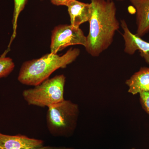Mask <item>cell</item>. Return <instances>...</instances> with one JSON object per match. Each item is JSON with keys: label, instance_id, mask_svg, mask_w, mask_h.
I'll return each mask as SVG.
<instances>
[{"label": "cell", "instance_id": "cell-17", "mask_svg": "<svg viewBox=\"0 0 149 149\" xmlns=\"http://www.w3.org/2000/svg\"><path fill=\"white\" fill-rule=\"evenodd\" d=\"M135 149V148H132V149Z\"/></svg>", "mask_w": 149, "mask_h": 149}, {"label": "cell", "instance_id": "cell-4", "mask_svg": "<svg viewBox=\"0 0 149 149\" xmlns=\"http://www.w3.org/2000/svg\"><path fill=\"white\" fill-rule=\"evenodd\" d=\"M65 77L63 74L56 75L33 88L24 90L22 97L29 105L49 107L65 100Z\"/></svg>", "mask_w": 149, "mask_h": 149}, {"label": "cell", "instance_id": "cell-5", "mask_svg": "<svg viewBox=\"0 0 149 149\" xmlns=\"http://www.w3.org/2000/svg\"><path fill=\"white\" fill-rule=\"evenodd\" d=\"M87 37L80 27L71 24L60 25L55 27L52 32L51 53L57 54L68 46L82 45L86 47Z\"/></svg>", "mask_w": 149, "mask_h": 149}, {"label": "cell", "instance_id": "cell-18", "mask_svg": "<svg viewBox=\"0 0 149 149\" xmlns=\"http://www.w3.org/2000/svg\"><path fill=\"white\" fill-rule=\"evenodd\" d=\"M41 1H43V0H41Z\"/></svg>", "mask_w": 149, "mask_h": 149}, {"label": "cell", "instance_id": "cell-11", "mask_svg": "<svg viewBox=\"0 0 149 149\" xmlns=\"http://www.w3.org/2000/svg\"><path fill=\"white\" fill-rule=\"evenodd\" d=\"M27 0H14V9L13 18L12 20L13 32L11 37L10 42L8 45V48H9L11 44L16 37L17 19L19 14L24 9L25 5L27 3Z\"/></svg>", "mask_w": 149, "mask_h": 149}, {"label": "cell", "instance_id": "cell-12", "mask_svg": "<svg viewBox=\"0 0 149 149\" xmlns=\"http://www.w3.org/2000/svg\"><path fill=\"white\" fill-rule=\"evenodd\" d=\"M14 63L12 59L6 56L3 54L0 56V79L8 76L13 71Z\"/></svg>", "mask_w": 149, "mask_h": 149}, {"label": "cell", "instance_id": "cell-3", "mask_svg": "<svg viewBox=\"0 0 149 149\" xmlns=\"http://www.w3.org/2000/svg\"><path fill=\"white\" fill-rule=\"evenodd\" d=\"M80 113L77 104L65 100L48 107L46 123L48 130L56 137H69L77 127Z\"/></svg>", "mask_w": 149, "mask_h": 149}, {"label": "cell", "instance_id": "cell-8", "mask_svg": "<svg viewBox=\"0 0 149 149\" xmlns=\"http://www.w3.org/2000/svg\"><path fill=\"white\" fill-rule=\"evenodd\" d=\"M70 17V24L79 27L81 24L89 21L92 14V5L77 0H72L67 6Z\"/></svg>", "mask_w": 149, "mask_h": 149}, {"label": "cell", "instance_id": "cell-13", "mask_svg": "<svg viewBox=\"0 0 149 149\" xmlns=\"http://www.w3.org/2000/svg\"><path fill=\"white\" fill-rule=\"evenodd\" d=\"M140 102L145 111L149 114V92L140 93Z\"/></svg>", "mask_w": 149, "mask_h": 149}, {"label": "cell", "instance_id": "cell-15", "mask_svg": "<svg viewBox=\"0 0 149 149\" xmlns=\"http://www.w3.org/2000/svg\"><path fill=\"white\" fill-rule=\"evenodd\" d=\"M29 149H73L72 148H68L65 147H56V146H43L39 147V148H33Z\"/></svg>", "mask_w": 149, "mask_h": 149}, {"label": "cell", "instance_id": "cell-16", "mask_svg": "<svg viewBox=\"0 0 149 149\" xmlns=\"http://www.w3.org/2000/svg\"><path fill=\"white\" fill-rule=\"evenodd\" d=\"M107 1H112V0H107Z\"/></svg>", "mask_w": 149, "mask_h": 149}, {"label": "cell", "instance_id": "cell-7", "mask_svg": "<svg viewBox=\"0 0 149 149\" xmlns=\"http://www.w3.org/2000/svg\"><path fill=\"white\" fill-rule=\"evenodd\" d=\"M44 141L24 135H5L0 133V149H29L44 146Z\"/></svg>", "mask_w": 149, "mask_h": 149}, {"label": "cell", "instance_id": "cell-1", "mask_svg": "<svg viewBox=\"0 0 149 149\" xmlns=\"http://www.w3.org/2000/svg\"><path fill=\"white\" fill-rule=\"evenodd\" d=\"M91 3L92 14L85 47L88 53L97 57L111 45L119 23L116 18V7L112 1L91 0Z\"/></svg>", "mask_w": 149, "mask_h": 149}, {"label": "cell", "instance_id": "cell-10", "mask_svg": "<svg viewBox=\"0 0 149 149\" xmlns=\"http://www.w3.org/2000/svg\"><path fill=\"white\" fill-rule=\"evenodd\" d=\"M125 84L128 86V93L132 95L149 92V68H141L126 80Z\"/></svg>", "mask_w": 149, "mask_h": 149}, {"label": "cell", "instance_id": "cell-14", "mask_svg": "<svg viewBox=\"0 0 149 149\" xmlns=\"http://www.w3.org/2000/svg\"><path fill=\"white\" fill-rule=\"evenodd\" d=\"M51 3L57 6H67L72 0H50Z\"/></svg>", "mask_w": 149, "mask_h": 149}, {"label": "cell", "instance_id": "cell-6", "mask_svg": "<svg viewBox=\"0 0 149 149\" xmlns=\"http://www.w3.org/2000/svg\"><path fill=\"white\" fill-rule=\"evenodd\" d=\"M121 26L124 32L123 36L125 42V52L132 55L139 50L141 56L149 64V43L130 32L125 20H121Z\"/></svg>", "mask_w": 149, "mask_h": 149}, {"label": "cell", "instance_id": "cell-9", "mask_svg": "<svg viewBox=\"0 0 149 149\" xmlns=\"http://www.w3.org/2000/svg\"><path fill=\"white\" fill-rule=\"evenodd\" d=\"M136 10L137 36L141 37L149 31V0H130Z\"/></svg>", "mask_w": 149, "mask_h": 149}, {"label": "cell", "instance_id": "cell-2", "mask_svg": "<svg viewBox=\"0 0 149 149\" xmlns=\"http://www.w3.org/2000/svg\"><path fill=\"white\" fill-rule=\"evenodd\" d=\"M80 54L78 49H71L62 56L50 53L40 58L25 62L22 65L18 80L23 85L35 86L45 81L56 70L64 68Z\"/></svg>", "mask_w": 149, "mask_h": 149}]
</instances>
